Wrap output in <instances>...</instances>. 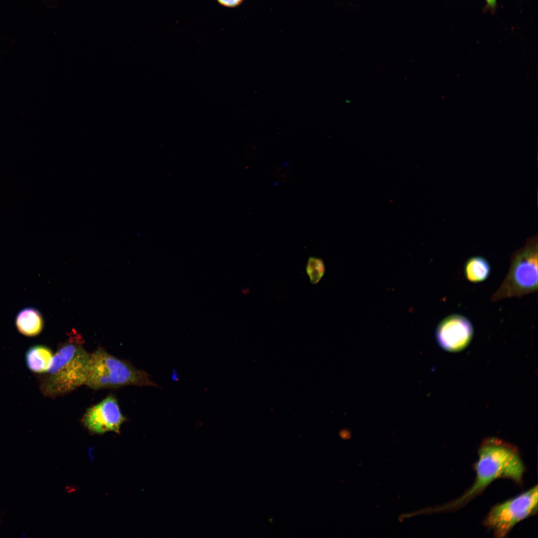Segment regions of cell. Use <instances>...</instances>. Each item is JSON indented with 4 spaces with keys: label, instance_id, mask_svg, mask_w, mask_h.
I'll use <instances>...</instances> for the list:
<instances>
[{
    "label": "cell",
    "instance_id": "2",
    "mask_svg": "<svg viewBox=\"0 0 538 538\" xmlns=\"http://www.w3.org/2000/svg\"><path fill=\"white\" fill-rule=\"evenodd\" d=\"M77 336L58 348L49 370L40 377V389L44 396L54 398L85 385L91 354Z\"/></svg>",
    "mask_w": 538,
    "mask_h": 538
},
{
    "label": "cell",
    "instance_id": "13",
    "mask_svg": "<svg viewBox=\"0 0 538 538\" xmlns=\"http://www.w3.org/2000/svg\"><path fill=\"white\" fill-rule=\"evenodd\" d=\"M486 2L487 7L489 8L492 10H494L496 6L497 0H485Z\"/></svg>",
    "mask_w": 538,
    "mask_h": 538
},
{
    "label": "cell",
    "instance_id": "1",
    "mask_svg": "<svg viewBox=\"0 0 538 538\" xmlns=\"http://www.w3.org/2000/svg\"><path fill=\"white\" fill-rule=\"evenodd\" d=\"M476 476L471 486L458 498L437 510L450 512L462 508L497 479L505 478L521 485L526 468L517 447L495 437L483 440L474 464Z\"/></svg>",
    "mask_w": 538,
    "mask_h": 538
},
{
    "label": "cell",
    "instance_id": "10",
    "mask_svg": "<svg viewBox=\"0 0 538 538\" xmlns=\"http://www.w3.org/2000/svg\"><path fill=\"white\" fill-rule=\"evenodd\" d=\"M491 267L487 260L480 256L469 258L464 267V273L470 282L477 283L486 280L490 275Z\"/></svg>",
    "mask_w": 538,
    "mask_h": 538
},
{
    "label": "cell",
    "instance_id": "3",
    "mask_svg": "<svg viewBox=\"0 0 538 538\" xmlns=\"http://www.w3.org/2000/svg\"><path fill=\"white\" fill-rule=\"evenodd\" d=\"M85 385L93 390L129 386L159 387L150 380L145 371L110 354L102 348L91 354Z\"/></svg>",
    "mask_w": 538,
    "mask_h": 538
},
{
    "label": "cell",
    "instance_id": "12",
    "mask_svg": "<svg viewBox=\"0 0 538 538\" xmlns=\"http://www.w3.org/2000/svg\"><path fill=\"white\" fill-rule=\"evenodd\" d=\"M217 1L224 6L235 7L240 4L243 0H217Z\"/></svg>",
    "mask_w": 538,
    "mask_h": 538
},
{
    "label": "cell",
    "instance_id": "4",
    "mask_svg": "<svg viewBox=\"0 0 538 538\" xmlns=\"http://www.w3.org/2000/svg\"><path fill=\"white\" fill-rule=\"evenodd\" d=\"M537 236L528 239L525 245L514 252L510 258V269L491 300L522 297L538 291Z\"/></svg>",
    "mask_w": 538,
    "mask_h": 538
},
{
    "label": "cell",
    "instance_id": "6",
    "mask_svg": "<svg viewBox=\"0 0 538 538\" xmlns=\"http://www.w3.org/2000/svg\"><path fill=\"white\" fill-rule=\"evenodd\" d=\"M125 420L117 399L111 395L88 408L83 417L87 428L97 434L109 431L119 433Z\"/></svg>",
    "mask_w": 538,
    "mask_h": 538
},
{
    "label": "cell",
    "instance_id": "5",
    "mask_svg": "<svg viewBox=\"0 0 538 538\" xmlns=\"http://www.w3.org/2000/svg\"><path fill=\"white\" fill-rule=\"evenodd\" d=\"M538 490L536 485L520 495L492 506L483 525L496 538L507 536L519 522L537 514Z\"/></svg>",
    "mask_w": 538,
    "mask_h": 538
},
{
    "label": "cell",
    "instance_id": "8",
    "mask_svg": "<svg viewBox=\"0 0 538 538\" xmlns=\"http://www.w3.org/2000/svg\"><path fill=\"white\" fill-rule=\"evenodd\" d=\"M17 330L28 337L35 336L42 331L43 319L39 311L33 307H26L20 310L15 319Z\"/></svg>",
    "mask_w": 538,
    "mask_h": 538
},
{
    "label": "cell",
    "instance_id": "9",
    "mask_svg": "<svg viewBox=\"0 0 538 538\" xmlns=\"http://www.w3.org/2000/svg\"><path fill=\"white\" fill-rule=\"evenodd\" d=\"M48 347L41 345L29 348L25 354V362L29 370L36 374H44L49 370L53 357Z\"/></svg>",
    "mask_w": 538,
    "mask_h": 538
},
{
    "label": "cell",
    "instance_id": "11",
    "mask_svg": "<svg viewBox=\"0 0 538 538\" xmlns=\"http://www.w3.org/2000/svg\"><path fill=\"white\" fill-rule=\"evenodd\" d=\"M305 271L310 282L317 284L323 277L325 266L323 260L319 257L310 256L306 265Z\"/></svg>",
    "mask_w": 538,
    "mask_h": 538
},
{
    "label": "cell",
    "instance_id": "7",
    "mask_svg": "<svg viewBox=\"0 0 538 538\" xmlns=\"http://www.w3.org/2000/svg\"><path fill=\"white\" fill-rule=\"evenodd\" d=\"M473 327L465 316L454 314L443 318L435 330L436 340L442 349L455 352L462 350L470 343Z\"/></svg>",
    "mask_w": 538,
    "mask_h": 538
}]
</instances>
